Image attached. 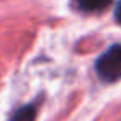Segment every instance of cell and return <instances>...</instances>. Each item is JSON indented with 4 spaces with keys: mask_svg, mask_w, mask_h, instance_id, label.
<instances>
[{
    "mask_svg": "<svg viewBox=\"0 0 121 121\" xmlns=\"http://www.w3.org/2000/svg\"><path fill=\"white\" fill-rule=\"evenodd\" d=\"M96 73L103 81H118L121 80V45L109 47L96 60Z\"/></svg>",
    "mask_w": 121,
    "mask_h": 121,
    "instance_id": "1",
    "label": "cell"
},
{
    "mask_svg": "<svg viewBox=\"0 0 121 121\" xmlns=\"http://www.w3.org/2000/svg\"><path fill=\"white\" fill-rule=\"evenodd\" d=\"M111 0H75V5L85 12V13H93V12H103L108 9Z\"/></svg>",
    "mask_w": 121,
    "mask_h": 121,
    "instance_id": "2",
    "label": "cell"
},
{
    "mask_svg": "<svg viewBox=\"0 0 121 121\" xmlns=\"http://www.w3.org/2000/svg\"><path fill=\"white\" fill-rule=\"evenodd\" d=\"M35 118H37V108L33 104H25L12 114L10 121H35Z\"/></svg>",
    "mask_w": 121,
    "mask_h": 121,
    "instance_id": "3",
    "label": "cell"
},
{
    "mask_svg": "<svg viewBox=\"0 0 121 121\" xmlns=\"http://www.w3.org/2000/svg\"><path fill=\"white\" fill-rule=\"evenodd\" d=\"M114 17H116V22L121 23V2L118 4V7H116V10H114Z\"/></svg>",
    "mask_w": 121,
    "mask_h": 121,
    "instance_id": "4",
    "label": "cell"
}]
</instances>
